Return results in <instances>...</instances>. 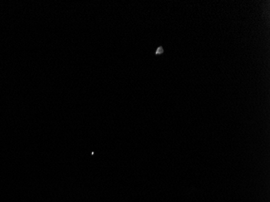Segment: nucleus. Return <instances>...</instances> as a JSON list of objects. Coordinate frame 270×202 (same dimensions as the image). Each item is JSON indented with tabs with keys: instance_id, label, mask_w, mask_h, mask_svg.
I'll use <instances>...</instances> for the list:
<instances>
[{
	"instance_id": "1",
	"label": "nucleus",
	"mask_w": 270,
	"mask_h": 202,
	"mask_svg": "<svg viewBox=\"0 0 270 202\" xmlns=\"http://www.w3.org/2000/svg\"><path fill=\"white\" fill-rule=\"evenodd\" d=\"M163 52H164V50H163L162 47H159L156 51V55H159V54H162Z\"/></svg>"
}]
</instances>
